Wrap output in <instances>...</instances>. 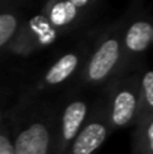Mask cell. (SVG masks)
Segmentation results:
<instances>
[{
  "instance_id": "1",
  "label": "cell",
  "mask_w": 153,
  "mask_h": 154,
  "mask_svg": "<svg viewBox=\"0 0 153 154\" xmlns=\"http://www.w3.org/2000/svg\"><path fill=\"white\" fill-rule=\"evenodd\" d=\"M15 154H54V123L50 115H33L12 136Z\"/></svg>"
},
{
  "instance_id": "2",
  "label": "cell",
  "mask_w": 153,
  "mask_h": 154,
  "mask_svg": "<svg viewBox=\"0 0 153 154\" xmlns=\"http://www.w3.org/2000/svg\"><path fill=\"white\" fill-rule=\"evenodd\" d=\"M140 111V81L123 78L111 91L108 103V126L111 130L128 127L135 123Z\"/></svg>"
},
{
  "instance_id": "3",
  "label": "cell",
  "mask_w": 153,
  "mask_h": 154,
  "mask_svg": "<svg viewBox=\"0 0 153 154\" xmlns=\"http://www.w3.org/2000/svg\"><path fill=\"white\" fill-rule=\"evenodd\" d=\"M122 60V36L108 35L101 41L87 61L84 72L86 81L89 84H102L114 75Z\"/></svg>"
},
{
  "instance_id": "4",
  "label": "cell",
  "mask_w": 153,
  "mask_h": 154,
  "mask_svg": "<svg viewBox=\"0 0 153 154\" xmlns=\"http://www.w3.org/2000/svg\"><path fill=\"white\" fill-rule=\"evenodd\" d=\"M89 105L83 99L68 103L59 118V129L54 127V154H65L77 133L87 120Z\"/></svg>"
},
{
  "instance_id": "5",
  "label": "cell",
  "mask_w": 153,
  "mask_h": 154,
  "mask_svg": "<svg viewBox=\"0 0 153 154\" xmlns=\"http://www.w3.org/2000/svg\"><path fill=\"white\" fill-rule=\"evenodd\" d=\"M111 129L107 118L95 117L84 123L65 154H95L110 136Z\"/></svg>"
},
{
  "instance_id": "6",
  "label": "cell",
  "mask_w": 153,
  "mask_h": 154,
  "mask_svg": "<svg viewBox=\"0 0 153 154\" xmlns=\"http://www.w3.org/2000/svg\"><path fill=\"white\" fill-rule=\"evenodd\" d=\"M153 41V27L147 20H137L129 24L122 36V52L126 55H140L147 51Z\"/></svg>"
},
{
  "instance_id": "7",
  "label": "cell",
  "mask_w": 153,
  "mask_h": 154,
  "mask_svg": "<svg viewBox=\"0 0 153 154\" xmlns=\"http://www.w3.org/2000/svg\"><path fill=\"white\" fill-rule=\"evenodd\" d=\"M78 64H80V55L77 52H68L62 55L45 72L42 78V84L47 87L63 84L66 79H69L75 73V70L78 69Z\"/></svg>"
},
{
  "instance_id": "8",
  "label": "cell",
  "mask_w": 153,
  "mask_h": 154,
  "mask_svg": "<svg viewBox=\"0 0 153 154\" xmlns=\"http://www.w3.org/2000/svg\"><path fill=\"white\" fill-rule=\"evenodd\" d=\"M134 124L132 154H153V114L140 115Z\"/></svg>"
},
{
  "instance_id": "9",
  "label": "cell",
  "mask_w": 153,
  "mask_h": 154,
  "mask_svg": "<svg viewBox=\"0 0 153 154\" xmlns=\"http://www.w3.org/2000/svg\"><path fill=\"white\" fill-rule=\"evenodd\" d=\"M153 114V72L146 70L140 79V115ZM137 117V118H138Z\"/></svg>"
},
{
  "instance_id": "10",
  "label": "cell",
  "mask_w": 153,
  "mask_h": 154,
  "mask_svg": "<svg viewBox=\"0 0 153 154\" xmlns=\"http://www.w3.org/2000/svg\"><path fill=\"white\" fill-rule=\"evenodd\" d=\"M20 27V18L17 14L5 12L0 14V48L11 42Z\"/></svg>"
},
{
  "instance_id": "11",
  "label": "cell",
  "mask_w": 153,
  "mask_h": 154,
  "mask_svg": "<svg viewBox=\"0 0 153 154\" xmlns=\"http://www.w3.org/2000/svg\"><path fill=\"white\" fill-rule=\"evenodd\" d=\"M0 154H15L12 145V136L9 132L0 129Z\"/></svg>"
},
{
  "instance_id": "12",
  "label": "cell",
  "mask_w": 153,
  "mask_h": 154,
  "mask_svg": "<svg viewBox=\"0 0 153 154\" xmlns=\"http://www.w3.org/2000/svg\"><path fill=\"white\" fill-rule=\"evenodd\" d=\"M93 0H66V3H69L74 9H83L87 5H90Z\"/></svg>"
}]
</instances>
